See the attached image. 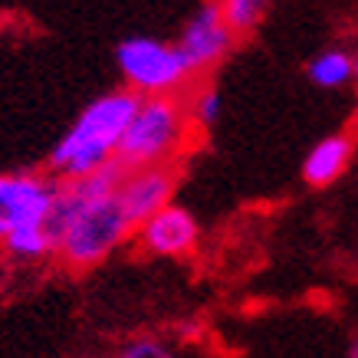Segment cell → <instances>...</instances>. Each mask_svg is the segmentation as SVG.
<instances>
[{
	"label": "cell",
	"instance_id": "obj_15",
	"mask_svg": "<svg viewBox=\"0 0 358 358\" xmlns=\"http://www.w3.org/2000/svg\"><path fill=\"white\" fill-rule=\"evenodd\" d=\"M348 358H358V338H352V345H348Z\"/></svg>",
	"mask_w": 358,
	"mask_h": 358
},
{
	"label": "cell",
	"instance_id": "obj_14",
	"mask_svg": "<svg viewBox=\"0 0 358 358\" xmlns=\"http://www.w3.org/2000/svg\"><path fill=\"white\" fill-rule=\"evenodd\" d=\"M119 358H174V355L155 338H135L131 345H125V352Z\"/></svg>",
	"mask_w": 358,
	"mask_h": 358
},
{
	"label": "cell",
	"instance_id": "obj_9",
	"mask_svg": "<svg viewBox=\"0 0 358 358\" xmlns=\"http://www.w3.org/2000/svg\"><path fill=\"white\" fill-rule=\"evenodd\" d=\"M352 158V141L345 135H329V138L315 141L309 155L303 158V178L313 187H329L338 174L348 168Z\"/></svg>",
	"mask_w": 358,
	"mask_h": 358
},
{
	"label": "cell",
	"instance_id": "obj_2",
	"mask_svg": "<svg viewBox=\"0 0 358 358\" xmlns=\"http://www.w3.org/2000/svg\"><path fill=\"white\" fill-rule=\"evenodd\" d=\"M187 131H191V119H187V102L181 96L141 99L125 129L115 162L125 171L174 164V158L185 148Z\"/></svg>",
	"mask_w": 358,
	"mask_h": 358
},
{
	"label": "cell",
	"instance_id": "obj_4",
	"mask_svg": "<svg viewBox=\"0 0 358 358\" xmlns=\"http://www.w3.org/2000/svg\"><path fill=\"white\" fill-rule=\"evenodd\" d=\"M131 234L135 227L122 210L119 194L96 197L69 220V227L63 230V237L56 243V253L69 266H96L109 253H115Z\"/></svg>",
	"mask_w": 358,
	"mask_h": 358
},
{
	"label": "cell",
	"instance_id": "obj_3",
	"mask_svg": "<svg viewBox=\"0 0 358 358\" xmlns=\"http://www.w3.org/2000/svg\"><path fill=\"white\" fill-rule=\"evenodd\" d=\"M115 66L125 79V89L141 99L181 96V89L194 79L178 46L155 36H125L115 46Z\"/></svg>",
	"mask_w": 358,
	"mask_h": 358
},
{
	"label": "cell",
	"instance_id": "obj_10",
	"mask_svg": "<svg viewBox=\"0 0 358 358\" xmlns=\"http://www.w3.org/2000/svg\"><path fill=\"white\" fill-rule=\"evenodd\" d=\"M306 76L313 79L319 89H342L345 83L355 79V59L342 50H322L319 56L309 59Z\"/></svg>",
	"mask_w": 358,
	"mask_h": 358
},
{
	"label": "cell",
	"instance_id": "obj_13",
	"mask_svg": "<svg viewBox=\"0 0 358 358\" xmlns=\"http://www.w3.org/2000/svg\"><path fill=\"white\" fill-rule=\"evenodd\" d=\"M185 102H187V119H191L194 129H210L220 119V92L214 86H201Z\"/></svg>",
	"mask_w": 358,
	"mask_h": 358
},
{
	"label": "cell",
	"instance_id": "obj_12",
	"mask_svg": "<svg viewBox=\"0 0 358 358\" xmlns=\"http://www.w3.org/2000/svg\"><path fill=\"white\" fill-rule=\"evenodd\" d=\"M224 20L234 33H247L263 20V13L270 7V0H217Z\"/></svg>",
	"mask_w": 358,
	"mask_h": 358
},
{
	"label": "cell",
	"instance_id": "obj_5",
	"mask_svg": "<svg viewBox=\"0 0 358 358\" xmlns=\"http://www.w3.org/2000/svg\"><path fill=\"white\" fill-rule=\"evenodd\" d=\"M53 174L13 171L0 174V243L23 227H46V217L56 201Z\"/></svg>",
	"mask_w": 358,
	"mask_h": 358
},
{
	"label": "cell",
	"instance_id": "obj_6",
	"mask_svg": "<svg viewBox=\"0 0 358 358\" xmlns=\"http://www.w3.org/2000/svg\"><path fill=\"white\" fill-rule=\"evenodd\" d=\"M234 40H237V33L227 27L220 3L217 0H204L191 13V20L185 23V30H181L174 46H178V53L185 56L191 76H204L230 53Z\"/></svg>",
	"mask_w": 358,
	"mask_h": 358
},
{
	"label": "cell",
	"instance_id": "obj_7",
	"mask_svg": "<svg viewBox=\"0 0 358 358\" xmlns=\"http://www.w3.org/2000/svg\"><path fill=\"white\" fill-rule=\"evenodd\" d=\"M174 187H178V171L174 164H162V168H138L129 171L119 185V204L125 210V217L135 230L148 217H155L158 210L174 204Z\"/></svg>",
	"mask_w": 358,
	"mask_h": 358
},
{
	"label": "cell",
	"instance_id": "obj_11",
	"mask_svg": "<svg viewBox=\"0 0 358 358\" xmlns=\"http://www.w3.org/2000/svg\"><path fill=\"white\" fill-rule=\"evenodd\" d=\"M3 250L10 253L13 260H43L50 253H56L53 240L46 234V227H23L17 234L3 240Z\"/></svg>",
	"mask_w": 358,
	"mask_h": 358
},
{
	"label": "cell",
	"instance_id": "obj_8",
	"mask_svg": "<svg viewBox=\"0 0 358 358\" xmlns=\"http://www.w3.org/2000/svg\"><path fill=\"white\" fill-rule=\"evenodd\" d=\"M138 243L152 257H185L191 253L201 237V227H197L194 214L181 204H168L164 210H158L155 217H148L135 230Z\"/></svg>",
	"mask_w": 358,
	"mask_h": 358
},
{
	"label": "cell",
	"instance_id": "obj_1",
	"mask_svg": "<svg viewBox=\"0 0 358 358\" xmlns=\"http://www.w3.org/2000/svg\"><path fill=\"white\" fill-rule=\"evenodd\" d=\"M138 102L141 96H135L131 89H112L106 96L92 99L53 145L50 174L56 181H79L109 168L119 155V145Z\"/></svg>",
	"mask_w": 358,
	"mask_h": 358
},
{
	"label": "cell",
	"instance_id": "obj_16",
	"mask_svg": "<svg viewBox=\"0 0 358 358\" xmlns=\"http://www.w3.org/2000/svg\"><path fill=\"white\" fill-rule=\"evenodd\" d=\"M355 79H358V59H355Z\"/></svg>",
	"mask_w": 358,
	"mask_h": 358
}]
</instances>
